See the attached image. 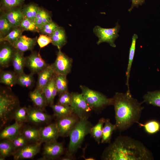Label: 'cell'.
Masks as SVG:
<instances>
[{
	"label": "cell",
	"instance_id": "obj_1",
	"mask_svg": "<svg viewBox=\"0 0 160 160\" xmlns=\"http://www.w3.org/2000/svg\"><path fill=\"white\" fill-rule=\"evenodd\" d=\"M103 160H152L151 152L141 142L127 136L120 135L104 149Z\"/></svg>",
	"mask_w": 160,
	"mask_h": 160
},
{
	"label": "cell",
	"instance_id": "obj_2",
	"mask_svg": "<svg viewBox=\"0 0 160 160\" xmlns=\"http://www.w3.org/2000/svg\"><path fill=\"white\" fill-rule=\"evenodd\" d=\"M112 99L116 130H125L139 122L144 107L141 105L142 103L132 97L130 91L125 93L116 92Z\"/></svg>",
	"mask_w": 160,
	"mask_h": 160
},
{
	"label": "cell",
	"instance_id": "obj_3",
	"mask_svg": "<svg viewBox=\"0 0 160 160\" xmlns=\"http://www.w3.org/2000/svg\"><path fill=\"white\" fill-rule=\"evenodd\" d=\"M92 126L87 119H79L69 134V142L66 154L75 156L76 153L81 147L85 137L90 134Z\"/></svg>",
	"mask_w": 160,
	"mask_h": 160
},
{
	"label": "cell",
	"instance_id": "obj_4",
	"mask_svg": "<svg viewBox=\"0 0 160 160\" xmlns=\"http://www.w3.org/2000/svg\"><path fill=\"white\" fill-rule=\"evenodd\" d=\"M82 96L93 111L99 112L106 107L112 105V99L108 98L102 93L80 85Z\"/></svg>",
	"mask_w": 160,
	"mask_h": 160
},
{
	"label": "cell",
	"instance_id": "obj_5",
	"mask_svg": "<svg viewBox=\"0 0 160 160\" xmlns=\"http://www.w3.org/2000/svg\"><path fill=\"white\" fill-rule=\"evenodd\" d=\"M18 104V99L13 94L6 89L0 92V119L1 126L6 123Z\"/></svg>",
	"mask_w": 160,
	"mask_h": 160
},
{
	"label": "cell",
	"instance_id": "obj_6",
	"mask_svg": "<svg viewBox=\"0 0 160 160\" xmlns=\"http://www.w3.org/2000/svg\"><path fill=\"white\" fill-rule=\"evenodd\" d=\"M71 103L70 106L73 113L79 119H88L93 111L83 97L82 94L71 92Z\"/></svg>",
	"mask_w": 160,
	"mask_h": 160
},
{
	"label": "cell",
	"instance_id": "obj_7",
	"mask_svg": "<svg viewBox=\"0 0 160 160\" xmlns=\"http://www.w3.org/2000/svg\"><path fill=\"white\" fill-rule=\"evenodd\" d=\"M120 27L118 23L114 27L112 28H104L98 25L95 26L93 31L98 38L97 44L99 45L103 42H107L111 47H115L116 46L114 42L119 36L118 33Z\"/></svg>",
	"mask_w": 160,
	"mask_h": 160
},
{
	"label": "cell",
	"instance_id": "obj_8",
	"mask_svg": "<svg viewBox=\"0 0 160 160\" xmlns=\"http://www.w3.org/2000/svg\"><path fill=\"white\" fill-rule=\"evenodd\" d=\"M58 49L55 60L52 65L55 73L67 76L71 71L73 60L61 49Z\"/></svg>",
	"mask_w": 160,
	"mask_h": 160
},
{
	"label": "cell",
	"instance_id": "obj_9",
	"mask_svg": "<svg viewBox=\"0 0 160 160\" xmlns=\"http://www.w3.org/2000/svg\"><path fill=\"white\" fill-rule=\"evenodd\" d=\"M63 143L57 140L45 143L43 151V160H54L58 159L64 153Z\"/></svg>",
	"mask_w": 160,
	"mask_h": 160
},
{
	"label": "cell",
	"instance_id": "obj_10",
	"mask_svg": "<svg viewBox=\"0 0 160 160\" xmlns=\"http://www.w3.org/2000/svg\"><path fill=\"white\" fill-rule=\"evenodd\" d=\"M48 65L42 58L39 52H33L25 57V66L33 74H38Z\"/></svg>",
	"mask_w": 160,
	"mask_h": 160
},
{
	"label": "cell",
	"instance_id": "obj_11",
	"mask_svg": "<svg viewBox=\"0 0 160 160\" xmlns=\"http://www.w3.org/2000/svg\"><path fill=\"white\" fill-rule=\"evenodd\" d=\"M79 119V117L74 113L57 119L56 122L60 136L65 137L69 136L70 132Z\"/></svg>",
	"mask_w": 160,
	"mask_h": 160
},
{
	"label": "cell",
	"instance_id": "obj_12",
	"mask_svg": "<svg viewBox=\"0 0 160 160\" xmlns=\"http://www.w3.org/2000/svg\"><path fill=\"white\" fill-rule=\"evenodd\" d=\"M41 142L27 145L17 150L13 153L15 160L32 159L40 151Z\"/></svg>",
	"mask_w": 160,
	"mask_h": 160
},
{
	"label": "cell",
	"instance_id": "obj_13",
	"mask_svg": "<svg viewBox=\"0 0 160 160\" xmlns=\"http://www.w3.org/2000/svg\"><path fill=\"white\" fill-rule=\"evenodd\" d=\"M40 142L45 143L56 141L60 136L56 122L50 124L39 130Z\"/></svg>",
	"mask_w": 160,
	"mask_h": 160
},
{
	"label": "cell",
	"instance_id": "obj_14",
	"mask_svg": "<svg viewBox=\"0 0 160 160\" xmlns=\"http://www.w3.org/2000/svg\"><path fill=\"white\" fill-rule=\"evenodd\" d=\"M43 110L36 107L27 108V120L36 124L47 122L52 119V116L43 112Z\"/></svg>",
	"mask_w": 160,
	"mask_h": 160
},
{
	"label": "cell",
	"instance_id": "obj_15",
	"mask_svg": "<svg viewBox=\"0 0 160 160\" xmlns=\"http://www.w3.org/2000/svg\"><path fill=\"white\" fill-rule=\"evenodd\" d=\"M16 50L9 43L2 46L0 49V66L1 68H6L9 66Z\"/></svg>",
	"mask_w": 160,
	"mask_h": 160
},
{
	"label": "cell",
	"instance_id": "obj_16",
	"mask_svg": "<svg viewBox=\"0 0 160 160\" xmlns=\"http://www.w3.org/2000/svg\"><path fill=\"white\" fill-rule=\"evenodd\" d=\"M37 37L31 38L22 35L12 45L17 50L24 52L32 50L37 42Z\"/></svg>",
	"mask_w": 160,
	"mask_h": 160
},
{
	"label": "cell",
	"instance_id": "obj_17",
	"mask_svg": "<svg viewBox=\"0 0 160 160\" xmlns=\"http://www.w3.org/2000/svg\"><path fill=\"white\" fill-rule=\"evenodd\" d=\"M52 64L48 66L38 74L36 87L42 92L43 89L51 80L55 74Z\"/></svg>",
	"mask_w": 160,
	"mask_h": 160
},
{
	"label": "cell",
	"instance_id": "obj_18",
	"mask_svg": "<svg viewBox=\"0 0 160 160\" xmlns=\"http://www.w3.org/2000/svg\"><path fill=\"white\" fill-rule=\"evenodd\" d=\"M22 7L14 8L3 12L5 17L14 28L20 26L23 18L22 11Z\"/></svg>",
	"mask_w": 160,
	"mask_h": 160
},
{
	"label": "cell",
	"instance_id": "obj_19",
	"mask_svg": "<svg viewBox=\"0 0 160 160\" xmlns=\"http://www.w3.org/2000/svg\"><path fill=\"white\" fill-rule=\"evenodd\" d=\"M22 124L15 121L13 124L5 127L1 132V140H12L20 133Z\"/></svg>",
	"mask_w": 160,
	"mask_h": 160
},
{
	"label": "cell",
	"instance_id": "obj_20",
	"mask_svg": "<svg viewBox=\"0 0 160 160\" xmlns=\"http://www.w3.org/2000/svg\"><path fill=\"white\" fill-rule=\"evenodd\" d=\"M53 45L58 49H61L67 42L66 36L65 29L59 27L50 35Z\"/></svg>",
	"mask_w": 160,
	"mask_h": 160
},
{
	"label": "cell",
	"instance_id": "obj_21",
	"mask_svg": "<svg viewBox=\"0 0 160 160\" xmlns=\"http://www.w3.org/2000/svg\"><path fill=\"white\" fill-rule=\"evenodd\" d=\"M29 96L35 107L39 109L43 110L48 105L43 92L36 88L29 92Z\"/></svg>",
	"mask_w": 160,
	"mask_h": 160
},
{
	"label": "cell",
	"instance_id": "obj_22",
	"mask_svg": "<svg viewBox=\"0 0 160 160\" xmlns=\"http://www.w3.org/2000/svg\"><path fill=\"white\" fill-rule=\"evenodd\" d=\"M23 53L16 50L12 61V64L14 71L17 75L24 73L23 70L25 66V57H24Z\"/></svg>",
	"mask_w": 160,
	"mask_h": 160
},
{
	"label": "cell",
	"instance_id": "obj_23",
	"mask_svg": "<svg viewBox=\"0 0 160 160\" xmlns=\"http://www.w3.org/2000/svg\"><path fill=\"white\" fill-rule=\"evenodd\" d=\"M52 20L50 13L40 7L34 21L39 31L44 25Z\"/></svg>",
	"mask_w": 160,
	"mask_h": 160
},
{
	"label": "cell",
	"instance_id": "obj_24",
	"mask_svg": "<svg viewBox=\"0 0 160 160\" xmlns=\"http://www.w3.org/2000/svg\"><path fill=\"white\" fill-rule=\"evenodd\" d=\"M50 106L52 108L54 115L57 119L74 113L70 106L57 103L54 104Z\"/></svg>",
	"mask_w": 160,
	"mask_h": 160
},
{
	"label": "cell",
	"instance_id": "obj_25",
	"mask_svg": "<svg viewBox=\"0 0 160 160\" xmlns=\"http://www.w3.org/2000/svg\"><path fill=\"white\" fill-rule=\"evenodd\" d=\"M115 130H116L115 124H113L109 119H106L103 129L101 143L102 144L110 143L113 132Z\"/></svg>",
	"mask_w": 160,
	"mask_h": 160
},
{
	"label": "cell",
	"instance_id": "obj_26",
	"mask_svg": "<svg viewBox=\"0 0 160 160\" xmlns=\"http://www.w3.org/2000/svg\"><path fill=\"white\" fill-rule=\"evenodd\" d=\"M138 36L136 34H134L132 37V43L129 49L128 62L126 73L127 78L126 84L127 86V90L128 91H130L129 84V79L130 77L131 67L135 55L136 40Z\"/></svg>",
	"mask_w": 160,
	"mask_h": 160
},
{
	"label": "cell",
	"instance_id": "obj_27",
	"mask_svg": "<svg viewBox=\"0 0 160 160\" xmlns=\"http://www.w3.org/2000/svg\"><path fill=\"white\" fill-rule=\"evenodd\" d=\"M17 76L14 71H2L0 73V83L9 87H12L17 84Z\"/></svg>",
	"mask_w": 160,
	"mask_h": 160
},
{
	"label": "cell",
	"instance_id": "obj_28",
	"mask_svg": "<svg viewBox=\"0 0 160 160\" xmlns=\"http://www.w3.org/2000/svg\"><path fill=\"white\" fill-rule=\"evenodd\" d=\"M106 119L102 118L99 119L97 123L91 128L90 134L98 144L101 143L102 137L103 129Z\"/></svg>",
	"mask_w": 160,
	"mask_h": 160
},
{
	"label": "cell",
	"instance_id": "obj_29",
	"mask_svg": "<svg viewBox=\"0 0 160 160\" xmlns=\"http://www.w3.org/2000/svg\"><path fill=\"white\" fill-rule=\"evenodd\" d=\"M39 8L37 4L33 3L24 5L22 9L23 18L34 21Z\"/></svg>",
	"mask_w": 160,
	"mask_h": 160
},
{
	"label": "cell",
	"instance_id": "obj_30",
	"mask_svg": "<svg viewBox=\"0 0 160 160\" xmlns=\"http://www.w3.org/2000/svg\"><path fill=\"white\" fill-rule=\"evenodd\" d=\"M15 150L11 141L3 140L0 143V160H4L6 157L13 154Z\"/></svg>",
	"mask_w": 160,
	"mask_h": 160
},
{
	"label": "cell",
	"instance_id": "obj_31",
	"mask_svg": "<svg viewBox=\"0 0 160 160\" xmlns=\"http://www.w3.org/2000/svg\"><path fill=\"white\" fill-rule=\"evenodd\" d=\"M142 103H146L160 107V90L148 92L143 97Z\"/></svg>",
	"mask_w": 160,
	"mask_h": 160
},
{
	"label": "cell",
	"instance_id": "obj_32",
	"mask_svg": "<svg viewBox=\"0 0 160 160\" xmlns=\"http://www.w3.org/2000/svg\"><path fill=\"white\" fill-rule=\"evenodd\" d=\"M33 75L31 73L28 74L23 73L17 75V84L27 88L32 87L35 83Z\"/></svg>",
	"mask_w": 160,
	"mask_h": 160
},
{
	"label": "cell",
	"instance_id": "obj_33",
	"mask_svg": "<svg viewBox=\"0 0 160 160\" xmlns=\"http://www.w3.org/2000/svg\"><path fill=\"white\" fill-rule=\"evenodd\" d=\"M55 84L59 95L61 94L68 91V81L66 76L55 73Z\"/></svg>",
	"mask_w": 160,
	"mask_h": 160
},
{
	"label": "cell",
	"instance_id": "obj_34",
	"mask_svg": "<svg viewBox=\"0 0 160 160\" xmlns=\"http://www.w3.org/2000/svg\"><path fill=\"white\" fill-rule=\"evenodd\" d=\"M23 31L20 26L15 27L5 36L0 38V41H7L12 45L22 35Z\"/></svg>",
	"mask_w": 160,
	"mask_h": 160
},
{
	"label": "cell",
	"instance_id": "obj_35",
	"mask_svg": "<svg viewBox=\"0 0 160 160\" xmlns=\"http://www.w3.org/2000/svg\"><path fill=\"white\" fill-rule=\"evenodd\" d=\"M22 133L28 141L35 143L40 142L39 130L32 127H27L23 130Z\"/></svg>",
	"mask_w": 160,
	"mask_h": 160
},
{
	"label": "cell",
	"instance_id": "obj_36",
	"mask_svg": "<svg viewBox=\"0 0 160 160\" xmlns=\"http://www.w3.org/2000/svg\"><path fill=\"white\" fill-rule=\"evenodd\" d=\"M137 123L140 126L143 127L145 132L149 134H153L156 133L160 130V123L156 120H150L144 124L139 122Z\"/></svg>",
	"mask_w": 160,
	"mask_h": 160
},
{
	"label": "cell",
	"instance_id": "obj_37",
	"mask_svg": "<svg viewBox=\"0 0 160 160\" xmlns=\"http://www.w3.org/2000/svg\"><path fill=\"white\" fill-rule=\"evenodd\" d=\"M1 11H4L15 7H22L25 0H0Z\"/></svg>",
	"mask_w": 160,
	"mask_h": 160
},
{
	"label": "cell",
	"instance_id": "obj_38",
	"mask_svg": "<svg viewBox=\"0 0 160 160\" xmlns=\"http://www.w3.org/2000/svg\"><path fill=\"white\" fill-rule=\"evenodd\" d=\"M14 28L3 14L0 17V38L8 34Z\"/></svg>",
	"mask_w": 160,
	"mask_h": 160
},
{
	"label": "cell",
	"instance_id": "obj_39",
	"mask_svg": "<svg viewBox=\"0 0 160 160\" xmlns=\"http://www.w3.org/2000/svg\"><path fill=\"white\" fill-rule=\"evenodd\" d=\"M55 73L42 90L47 105L49 106L54 104V102L52 100V94L53 86L55 82Z\"/></svg>",
	"mask_w": 160,
	"mask_h": 160
},
{
	"label": "cell",
	"instance_id": "obj_40",
	"mask_svg": "<svg viewBox=\"0 0 160 160\" xmlns=\"http://www.w3.org/2000/svg\"><path fill=\"white\" fill-rule=\"evenodd\" d=\"M13 114L15 121L22 124L27 120V108L25 107L17 108Z\"/></svg>",
	"mask_w": 160,
	"mask_h": 160
},
{
	"label": "cell",
	"instance_id": "obj_41",
	"mask_svg": "<svg viewBox=\"0 0 160 160\" xmlns=\"http://www.w3.org/2000/svg\"><path fill=\"white\" fill-rule=\"evenodd\" d=\"M24 31H29L39 33V30L34 21L23 18L19 26Z\"/></svg>",
	"mask_w": 160,
	"mask_h": 160
},
{
	"label": "cell",
	"instance_id": "obj_42",
	"mask_svg": "<svg viewBox=\"0 0 160 160\" xmlns=\"http://www.w3.org/2000/svg\"><path fill=\"white\" fill-rule=\"evenodd\" d=\"M59 26L52 20L44 25L39 31L41 34L49 36Z\"/></svg>",
	"mask_w": 160,
	"mask_h": 160
},
{
	"label": "cell",
	"instance_id": "obj_43",
	"mask_svg": "<svg viewBox=\"0 0 160 160\" xmlns=\"http://www.w3.org/2000/svg\"><path fill=\"white\" fill-rule=\"evenodd\" d=\"M11 141L15 149L17 150L27 145L28 141L22 133H20Z\"/></svg>",
	"mask_w": 160,
	"mask_h": 160
},
{
	"label": "cell",
	"instance_id": "obj_44",
	"mask_svg": "<svg viewBox=\"0 0 160 160\" xmlns=\"http://www.w3.org/2000/svg\"><path fill=\"white\" fill-rule=\"evenodd\" d=\"M72 101L71 93L68 91L64 92L59 95L57 103L60 104L70 106Z\"/></svg>",
	"mask_w": 160,
	"mask_h": 160
},
{
	"label": "cell",
	"instance_id": "obj_45",
	"mask_svg": "<svg viewBox=\"0 0 160 160\" xmlns=\"http://www.w3.org/2000/svg\"><path fill=\"white\" fill-rule=\"evenodd\" d=\"M37 43L40 48H42L52 43V40L50 36L40 34L37 39Z\"/></svg>",
	"mask_w": 160,
	"mask_h": 160
},
{
	"label": "cell",
	"instance_id": "obj_46",
	"mask_svg": "<svg viewBox=\"0 0 160 160\" xmlns=\"http://www.w3.org/2000/svg\"><path fill=\"white\" fill-rule=\"evenodd\" d=\"M132 4L131 7L128 9V11L130 12L134 7L138 8L139 5L141 6L145 3V0H131Z\"/></svg>",
	"mask_w": 160,
	"mask_h": 160
},
{
	"label": "cell",
	"instance_id": "obj_47",
	"mask_svg": "<svg viewBox=\"0 0 160 160\" xmlns=\"http://www.w3.org/2000/svg\"><path fill=\"white\" fill-rule=\"evenodd\" d=\"M75 156L66 155L63 157L60 158L62 160H73L75 159Z\"/></svg>",
	"mask_w": 160,
	"mask_h": 160
}]
</instances>
